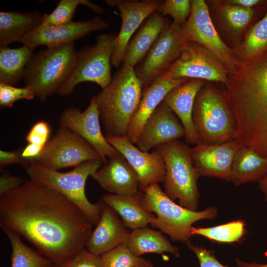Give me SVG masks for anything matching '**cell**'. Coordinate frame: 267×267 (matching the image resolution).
<instances>
[{
    "label": "cell",
    "instance_id": "6da1fadb",
    "mask_svg": "<svg viewBox=\"0 0 267 267\" xmlns=\"http://www.w3.org/2000/svg\"><path fill=\"white\" fill-rule=\"evenodd\" d=\"M93 224L58 192L26 180L0 194V226L19 235L58 267L86 248Z\"/></svg>",
    "mask_w": 267,
    "mask_h": 267
},
{
    "label": "cell",
    "instance_id": "7a4b0ae2",
    "mask_svg": "<svg viewBox=\"0 0 267 267\" xmlns=\"http://www.w3.org/2000/svg\"><path fill=\"white\" fill-rule=\"evenodd\" d=\"M223 92L235 120L233 139L267 159V49L238 61Z\"/></svg>",
    "mask_w": 267,
    "mask_h": 267
},
{
    "label": "cell",
    "instance_id": "3957f363",
    "mask_svg": "<svg viewBox=\"0 0 267 267\" xmlns=\"http://www.w3.org/2000/svg\"><path fill=\"white\" fill-rule=\"evenodd\" d=\"M143 87L134 67L123 64L107 86L94 95L107 135H126L139 106Z\"/></svg>",
    "mask_w": 267,
    "mask_h": 267
},
{
    "label": "cell",
    "instance_id": "277c9868",
    "mask_svg": "<svg viewBox=\"0 0 267 267\" xmlns=\"http://www.w3.org/2000/svg\"><path fill=\"white\" fill-rule=\"evenodd\" d=\"M104 165L100 159L85 162L67 172H60L32 160L24 167L30 180L60 194L76 205L89 221L96 225L101 208L99 201L93 204L86 194L88 177Z\"/></svg>",
    "mask_w": 267,
    "mask_h": 267
},
{
    "label": "cell",
    "instance_id": "5b68a950",
    "mask_svg": "<svg viewBox=\"0 0 267 267\" xmlns=\"http://www.w3.org/2000/svg\"><path fill=\"white\" fill-rule=\"evenodd\" d=\"M165 166L164 192L179 205L197 211L199 198L198 179L200 177L194 166L191 148L178 140L155 148Z\"/></svg>",
    "mask_w": 267,
    "mask_h": 267
},
{
    "label": "cell",
    "instance_id": "8992f818",
    "mask_svg": "<svg viewBox=\"0 0 267 267\" xmlns=\"http://www.w3.org/2000/svg\"><path fill=\"white\" fill-rule=\"evenodd\" d=\"M145 207L155 215L151 225L170 236L174 241L188 242L192 236V224L199 220L213 219L217 209L208 207L192 211L176 204L169 197L158 183L152 184L143 191Z\"/></svg>",
    "mask_w": 267,
    "mask_h": 267
},
{
    "label": "cell",
    "instance_id": "52a82bcc",
    "mask_svg": "<svg viewBox=\"0 0 267 267\" xmlns=\"http://www.w3.org/2000/svg\"><path fill=\"white\" fill-rule=\"evenodd\" d=\"M77 51L74 43L50 47L34 54L23 77L41 101L57 92L74 67Z\"/></svg>",
    "mask_w": 267,
    "mask_h": 267
},
{
    "label": "cell",
    "instance_id": "ba28073f",
    "mask_svg": "<svg viewBox=\"0 0 267 267\" xmlns=\"http://www.w3.org/2000/svg\"><path fill=\"white\" fill-rule=\"evenodd\" d=\"M192 120L198 143L215 144L233 139V113L223 92L216 88L200 90L194 101Z\"/></svg>",
    "mask_w": 267,
    "mask_h": 267
},
{
    "label": "cell",
    "instance_id": "9c48e42d",
    "mask_svg": "<svg viewBox=\"0 0 267 267\" xmlns=\"http://www.w3.org/2000/svg\"><path fill=\"white\" fill-rule=\"evenodd\" d=\"M116 37L111 33L98 35L95 44L77 51L72 71L57 93L68 95L77 85L86 82L94 83L102 89L107 86L112 78L111 64Z\"/></svg>",
    "mask_w": 267,
    "mask_h": 267
},
{
    "label": "cell",
    "instance_id": "30bf717a",
    "mask_svg": "<svg viewBox=\"0 0 267 267\" xmlns=\"http://www.w3.org/2000/svg\"><path fill=\"white\" fill-rule=\"evenodd\" d=\"M166 72L174 79L206 80L225 86L229 81V71L217 57L200 44L186 40L179 56Z\"/></svg>",
    "mask_w": 267,
    "mask_h": 267
},
{
    "label": "cell",
    "instance_id": "8fae6325",
    "mask_svg": "<svg viewBox=\"0 0 267 267\" xmlns=\"http://www.w3.org/2000/svg\"><path fill=\"white\" fill-rule=\"evenodd\" d=\"M97 159L101 160L99 154L88 142L70 129L60 126L33 161L58 171Z\"/></svg>",
    "mask_w": 267,
    "mask_h": 267
},
{
    "label": "cell",
    "instance_id": "7c38bea8",
    "mask_svg": "<svg viewBox=\"0 0 267 267\" xmlns=\"http://www.w3.org/2000/svg\"><path fill=\"white\" fill-rule=\"evenodd\" d=\"M190 3V15L181 26L184 39L204 46L217 57L230 73L233 72L238 63L234 51L227 46L218 34L206 2L203 0H192Z\"/></svg>",
    "mask_w": 267,
    "mask_h": 267
},
{
    "label": "cell",
    "instance_id": "4fadbf2b",
    "mask_svg": "<svg viewBox=\"0 0 267 267\" xmlns=\"http://www.w3.org/2000/svg\"><path fill=\"white\" fill-rule=\"evenodd\" d=\"M185 41L181 26L174 21L168 24L135 69L144 88L168 70L179 56Z\"/></svg>",
    "mask_w": 267,
    "mask_h": 267
},
{
    "label": "cell",
    "instance_id": "5bb4252c",
    "mask_svg": "<svg viewBox=\"0 0 267 267\" xmlns=\"http://www.w3.org/2000/svg\"><path fill=\"white\" fill-rule=\"evenodd\" d=\"M100 116L94 96L84 111L75 107L64 110L59 118L61 127L67 128L88 142L99 154L104 165L107 158L119 153L106 140L101 132Z\"/></svg>",
    "mask_w": 267,
    "mask_h": 267
},
{
    "label": "cell",
    "instance_id": "9a60e30c",
    "mask_svg": "<svg viewBox=\"0 0 267 267\" xmlns=\"http://www.w3.org/2000/svg\"><path fill=\"white\" fill-rule=\"evenodd\" d=\"M108 27L109 24L99 17L58 25H41L18 42L32 49L41 45L55 47L74 43L91 32Z\"/></svg>",
    "mask_w": 267,
    "mask_h": 267
},
{
    "label": "cell",
    "instance_id": "2e32d148",
    "mask_svg": "<svg viewBox=\"0 0 267 267\" xmlns=\"http://www.w3.org/2000/svg\"><path fill=\"white\" fill-rule=\"evenodd\" d=\"M110 6L117 7L121 13L122 24L116 37L111 64L116 68L123 62L124 53L132 35L151 14L156 12L162 1L158 0H106Z\"/></svg>",
    "mask_w": 267,
    "mask_h": 267
},
{
    "label": "cell",
    "instance_id": "e0dca14e",
    "mask_svg": "<svg viewBox=\"0 0 267 267\" xmlns=\"http://www.w3.org/2000/svg\"><path fill=\"white\" fill-rule=\"evenodd\" d=\"M105 137L135 171L139 178V189L142 191L152 184L163 182L165 164L157 150L151 153L142 151L126 136L107 135Z\"/></svg>",
    "mask_w": 267,
    "mask_h": 267
},
{
    "label": "cell",
    "instance_id": "ac0fdd59",
    "mask_svg": "<svg viewBox=\"0 0 267 267\" xmlns=\"http://www.w3.org/2000/svg\"><path fill=\"white\" fill-rule=\"evenodd\" d=\"M241 145L234 139L215 144L197 143L191 148V157L199 176L231 181L233 161Z\"/></svg>",
    "mask_w": 267,
    "mask_h": 267
},
{
    "label": "cell",
    "instance_id": "d6986e66",
    "mask_svg": "<svg viewBox=\"0 0 267 267\" xmlns=\"http://www.w3.org/2000/svg\"><path fill=\"white\" fill-rule=\"evenodd\" d=\"M184 128L176 115L162 101L147 119L136 144L142 151L184 137Z\"/></svg>",
    "mask_w": 267,
    "mask_h": 267
},
{
    "label": "cell",
    "instance_id": "ffe728a7",
    "mask_svg": "<svg viewBox=\"0 0 267 267\" xmlns=\"http://www.w3.org/2000/svg\"><path fill=\"white\" fill-rule=\"evenodd\" d=\"M98 222L87 242L86 248L101 256L118 246L126 243L131 231L117 213L101 200Z\"/></svg>",
    "mask_w": 267,
    "mask_h": 267
},
{
    "label": "cell",
    "instance_id": "44dd1931",
    "mask_svg": "<svg viewBox=\"0 0 267 267\" xmlns=\"http://www.w3.org/2000/svg\"><path fill=\"white\" fill-rule=\"evenodd\" d=\"M91 177L110 194L132 195L139 191V177L120 153L109 158Z\"/></svg>",
    "mask_w": 267,
    "mask_h": 267
},
{
    "label": "cell",
    "instance_id": "7402d4cb",
    "mask_svg": "<svg viewBox=\"0 0 267 267\" xmlns=\"http://www.w3.org/2000/svg\"><path fill=\"white\" fill-rule=\"evenodd\" d=\"M188 80L187 78L174 79L166 72L149 86L143 89L138 109L132 118L126 136L136 144L145 122L163 101L167 94L174 88Z\"/></svg>",
    "mask_w": 267,
    "mask_h": 267
},
{
    "label": "cell",
    "instance_id": "603a6c76",
    "mask_svg": "<svg viewBox=\"0 0 267 267\" xmlns=\"http://www.w3.org/2000/svg\"><path fill=\"white\" fill-rule=\"evenodd\" d=\"M203 81L192 79L171 90L163 101L176 115L184 130V138L188 144L198 142L197 134L192 120L194 101L201 89Z\"/></svg>",
    "mask_w": 267,
    "mask_h": 267
},
{
    "label": "cell",
    "instance_id": "cb8c5ba5",
    "mask_svg": "<svg viewBox=\"0 0 267 267\" xmlns=\"http://www.w3.org/2000/svg\"><path fill=\"white\" fill-rule=\"evenodd\" d=\"M101 200L110 206L132 230L147 226L155 218L144 206L143 192L140 191L132 195L108 194L102 196Z\"/></svg>",
    "mask_w": 267,
    "mask_h": 267
},
{
    "label": "cell",
    "instance_id": "d4e9b609",
    "mask_svg": "<svg viewBox=\"0 0 267 267\" xmlns=\"http://www.w3.org/2000/svg\"><path fill=\"white\" fill-rule=\"evenodd\" d=\"M168 24V20L158 12L151 14L129 41L124 53L123 64L134 67L140 62Z\"/></svg>",
    "mask_w": 267,
    "mask_h": 267
},
{
    "label": "cell",
    "instance_id": "484cf974",
    "mask_svg": "<svg viewBox=\"0 0 267 267\" xmlns=\"http://www.w3.org/2000/svg\"><path fill=\"white\" fill-rule=\"evenodd\" d=\"M43 15L38 11L0 12V45L7 46L42 24Z\"/></svg>",
    "mask_w": 267,
    "mask_h": 267
},
{
    "label": "cell",
    "instance_id": "4316f807",
    "mask_svg": "<svg viewBox=\"0 0 267 267\" xmlns=\"http://www.w3.org/2000/svg\"><path fill=\"white\" fill-rule=\"evenodd\" d=\"M125 244L130 251L138 257L148 253L161 255L165 253L176 258L180 256L178 248L174 246L161 231L148 226L132 230Z\"/></svg>",
    "mask_w": 267,
    "mask_h": 267
},
{
    "label": "cell",
    "instance_id": "83f0119b",
    "mask_svg": "<svg viewBox=\"0 0 267 267\" xmlns=\"http://www.w3.org/2000/svg\"><path fill=\"white\" fill-rule=\"evenodd\" d=\"M267 175V159L251 149L241 145L232 165L231 181L235 185L259 181Z\"/></svg>",
    "mask_w": 267,
    "mask_h": 267
},
{
    "label": "cell",
    "instance_id": "f1b7e54d",
    "mask_svg": "<svg viewBox=\"0 0 267 267\" xmlns=\"http://www.w3.org/2000/svg\"><path fill=\"white\" fill-rule=\"evenodd\" d=\"M33 49L25 45L17 48L0 46V83L14 86L23 78Z\"/></svg>",
    "mask_w": 267,
    "mask_h": 267
},
{
    "label": "cell",
    "instance_id": "f546056e",
    "mask_svg": "<svg viewBox=\"0 0 267 267\" xmlns=\"http://www.w3.org/2000/svg\"><path fill=\"white\" fill-rule=\"evenodd\" d=\"M12 249L11 267H55L47 258L26 245L18 234L4 231Z\"/></svg>",
    "mask_w": 267,
    "mask_h": 267
},
{
    "label": "cell",
    "instance_id": "4dcf8cb0",
    "mask_svg": "<svg viewBox=\"0 0 267 267\" xmlns=\"http://www.w3.org/2000/svg\"><path fill=\"white\" fill-rule=\"evenodd\" d=\"M267 49V11L251 28L234 53L237 61H241L253 58Z\"/></svg>",
    "mask_w": 267,
    "mask_h": 267
},
{
    "label": "cell",
    "instance_id": "1f68e13d",
    "mask_svg": "<svg viewBox=\"0 0 267 267\" xmlns=\"http://www.w3.org/2000/svg\"><path fill=\"white\" fill-rule=\"evenodd\" d=\"M191 235L203 236L220 243H231L239 241L245 233V222L241 220L209 227H195L191 229Z\"/></svg>",
    "mask_w": 267,
    "mask_h": 267
},
{
    "label": "cell",
    "instance_id": "d6a6232c",
    "mask_svg": "<svg viewBox=\"0 0 267 267\" xmlns=\"http://www.w3.org/2000/svg\"><path fill=\"white\" fill-rule=\"evenodd\" d=\"M81 4L89 7L97 13L105 11L102 7L89 0H61L51 13L43 15L42 25H58L72 22L78 5Z\"/></svg>",
    "mask_w": 267,
    "mask_h": 267
},
{
    "label": "cell",
    "instance_id": "836d02e7",
    "mask_svg": "<svg viewBox=\"0 0 267 267\" xmlns=\"http://www.w3.org/2000/svg\"><path fill=\"white\" fill-rule=\"evenodd\" d=\"M101 267H133L143 258L134 255L125 243L100 256Z\"/></svg>",
    "mask_w": 267,
    "mask_h": 267
},
{
    "label": "cell",
    "instance_id": "e575fe53",
    "mask_svg": "<svg viewBox=\"0 0 267 267\" xmlns=\"http://www.w3.org/2000/svg\"><path fill=\"white\" fill-rule=\"evenodd\" d=\"M254 8H246L227 4L222 9V13L227 24L235 30L245 28L253 19L255 14Z\"/></svg>",
    "mask_w": 267,
    "mask_h": 267
},
{
    "label": "cell",
    "instance_id": "d590c367",
    "mask_svg": "<svg viewBox=\"0 0 267 267\" xmlns=\"http://www.w3.org/2000/svg\"><path fill=\"white\" fill-rule=\"evenodd\" d=\"M191 10L190 0H166L162 1L157 11L163 16L170 15L174 22L182 26L188 19Z\"/></svg>",
    "mask_w": 267,
    "mask_h": 267
},
{
    "label": "cell",
    "instance_id": "8d00e7d4",
    "mask_svg": "<svg viewBox=\"0 0 267 267\" xmlns=\"http://www.w3.org/2000/svg\"><path fill=\"white\" fill-rule=\"evenodd\" d=\"M36 96L34 90L25 86L17 88L14 86L0 83V106L1 107H11L20 99L31 100Z\"/></svg>",
    "mask_w": 267,
    "mask_h": 267
},
{
    "label": "cell",
    "instance_id": "74e56055",
    "mask_svg": "<svg viewBox=\"0 0 267 267\" xmlns=\"http://www.w3.org/2000/svg\"><path fill=\"white\" fill-rule=\"evenodd\" d=\"M56 267H101V257L85 248L63 264Z\"/></svg>",
    "mask_w": 267,
    "mask_h": 267
},
{
    "label": "cell",
    "instance_id": "f35d334b",
    "mask_svg": "<svg viewBox=\"0 0 267 267\" xmlns=\"http://www.w3.org/2000/svg\"><path fill=\"white\" fill-rule=\"evenodd\" d=\"M50 134L49 124L41 120L36 122L31 128L26 136L28 143L35 144L44 147L47 142Z\"/></svg>",
    "mask_w": 267,
    "mask_h": 267
},
{
    "label": "cell",
    "instance_id": "ab89813d",
    "mask_svg": "<svg viewBox=\"0 0 267 267\" xmlns=\"http://www.w3.org/2000/svg\"><path fill=\"white\" fill-rule=\"evenodd\" d=\"M187 245L197 258L200 267H228L221 264L212 251L202 247L193 245L189 242H187Z\"/></svg>",
    "mask_w": 267,
    "mask_h": 267
},
{
    "label": "cell",
    "instance_id": "60d3db41",
    "mask_svg": "<svg viewBox=\"0 0 267 267\" xmlns=\"http://www.w3.org/2000/svg\"><path fill=\"white\" fill-rule=\"evenodd\" d=\"M29 161L22 156V149L13 151H0V169L8 165L12 164H20L24 167Z\"/></svg>",
    "mask_w": 267,
    "mask_h": 267
},
{
    "label": "cell",
    "instance_id": "b9f144b4",
    "mask_svg": "<svg viewBox=\"0 0 267 267\" xmlns=\"http://www.w3.org/2000/svg\"><path fill=\"white\" fill-rule=\"evenodd\" d=\"M26 180L20 177L3 173L0 177V194L18 187Z\"/></svg>",
    "mask_w": 267,
    "mask_h": 267
},
{
    "label": "cell",
    "instance_id": "7bdbcfd3",
    "mask_svg": "<svg viewBox=\"0 0 267 267\" xmlns=\"http://www.w3.org/2000/svg\"><path fill=\"white\" fill-rule=\"evenodd\" d=\"M44 147L40 145L29 143L24 148L22 149V156L28 161H32L37 158Z\"/></svg>",
    "mask_w": 267,
    "mask_h": 267
},
{
    "label": "cell",
    "instance_id": "ee69618b",
    "mask_svg": "<svg viewBox=\"0 0 267 267\" xmlns=\"http://www.w3.org/2000/svg\"><path fill=\"white\" fill-rule=\"evenodd\" d=\"M226 2L228 4L236 5L246 8H254L266 3V1L260 0H230Z\"/></svg>",
    "mask_w": 267,
    "mask_h": 267
},
{
    "label": "cell",
    "instance_id": "f6af8a7d",
    "mask_svg": "<svg viewBox=\"0 0 267 267\" xmlns=\"http://www.w3.org/2000/svg\"><path fill=\"white\" fill-rule=\"evenodd\" d=\"M237 267H267V264H261L256 263H248L236 258Z\"/></svg>",
    "mask_w": 267,
    "mask_h": 267
},
{
    "label": "cell",
    "instance_id": "bcb514c9",
    "mask_svg": "<svg viewBox=\"0 0 267 267\" xmlns=\"http://www.w3.org/2000/svg\"><path fill=\"white\" fill-rule=\"evenodd\" d=\"M259 183L260 189L263 193L265 199L267 201V175L261 179Z\"/></svg>",
    "mask_w": 267,
    "mask_h": 267
},
{
    "label": "cell",
    "instance_id": "7dc6e473",
    "mask_svg": "<svg viewBox=\"0 0 267 267\" xmlns=\"http://www.w3.org/2000/svg\"><path fill=\"white\" fill-rule=\"evenodd\" d=\"M133 267H153V266L149 260L143 258L139 263Z\"/></svg>",
    "mask_w": 267,
    "mask_h": 267
},
{
    "label": "cell",
    "instance_id": "c3c4849f",
    "mask_svg": "<svg viewBox=\"0 0 267 267\" xmlns=\"http://www.w3.org/2000/svg\"><path fill=\"white\" fill-rule=\"evenodd\" d=\"M55 267H56V266H55Z\"/></svg>",
    "mask_w": 267,
    "mask_h": 267
}]
</instances>
